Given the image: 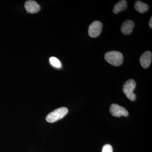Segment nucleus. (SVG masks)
Listing matches in <instances>:
<instances>
[{
    "instance_id": "obj_1",
    "label": "nucleus",
    "mask_w": 152,
    "mask_h": 152,
    "mask_svg": "<svg viewBox=\"0 0 152 152\" xmlns=\"http://www.w3.org/2000/svg\"><path fill=\"white\" fill-rule=\"evenodd\" d=\"M104 58L109 64L115 66H118L122 64L124 56L120 52L111 51L106 53Z\"/></svg>"
},
{
    "instance_id": "obj_2",
    "label": "nucleus",
    "mask_w": 152,
    "mask_h": 152,
    "mask_svg": "<svg viewBox=\"0 0 152 152\" xmlns=\"http://www.w3.org/2000/svg\"><path fill=\"white\" fill-rule=\"evenodd\" d=\"M68 113V110L65 107L59 108L48 114L46 118L47 121L54 123L63 118Z\"/></svg>"
},
{
    "instance_id": "obj_3",
    "label": "nucleus",
    "mask_w": 152,
    "mask_h": 152,
    "mask_svg": "<svg viewBox=\"0 0 152 152\" xmlns=\"http://www.w3.org/2000/svg\"><path fill=\"white\" fill-rule=\"evenodd\" d=\"M136 86V82L132 79L128 80L123 86V92L130 100L134 101L136 100V95L134 93Z\"/></svg>"
},
{
    "instance_id": "obj_4",
    "label": "nucleus",
    "mask_w": 152,
    "mask_h": 152,
    "mask_svg": "<svg viewBox=\"0 0 152 152\" xmlns=\"http://www.w3.org/2000/svg\"><path fill=\"white\" fill-rule=\"evenodd\" d=\"M102 23L99 21L93 22L89 27L88 34L92 38H95L100 34L102 30Z\"/></svg>"
},
{
    "instance_id": "obj_5",
    "label": "nucleus",
    "mask_w": 152,
    "mask_h": 152,
    "mask_svg": "<svg viewBox=\"0 0 152 152\" xmlns=\"http://www.w3.org/2000/svg\"><path fill=\"white\" fill-rule=\"evenodd\" d=\"M110 112L114 117L128 116L129 115L128 111L124 107L117 104H112L110 108Z\"/></svg>"
},
{
    "instance_id": "obj_6",
    "label": "nucleus",
    "mask_w": 152,
    "mask_h": 152,
    "mask_svg": "<svg viewBox=\"0 0 152 152\" xmlns=\"http://www.w3.org/2000/svg\"><path fill=\"white\" fill-rule=\"evenodd\" d=\"M152 53L149 51L145 52L140 58L141 65L144 69H147L149 66L152 61Z\"/></svg>"
},
{
    "instance_id": "obj_7",
    "label": "nucleus",
    "mask_w": 152,
    "mask_h": 152,
    "mask_svg": "<svg viewBox=\"0 0 152 152\" xmlns=\"http://www.w3.org/2000/svg\"><path fill=\"white\" fill-rule=\"evenodd\" d=\"M24 7L28 12L34 14L37 13L40 11V6L34 1H27L25 3Z\"/></svg>"
},
{
    "instance_id": "obj_8",
    "label": "nucleus",
    "mask_w": 152,
    "mask_h": 152,
    "mask_svg": "<svg viewBox=\"0 0 152 152\" xmlns=\"http://www.w3.org/2000/svg\"><path fill=\"white\" fill-rule=\"evenodd\" d=\"M134 26V23L132 20H128L123 23L121 27V31L123 34L128 35L132 32Z\"/></svg>"
},
{
    "instance_id": "obj_9",
    "label": "nucleus",
    "mask_w": 152,
    "mask_h": 152,
    "mask_svg": "<svg viewBox=\"0 0 152 152\" xmlns=\"http://www.w3.org/2000/svg\"><path fill=\"white\" fill-rule=\"evenodd\" d=\"M127 7V3L125 0H122L117 3L113 8V12L115 14H118L120 12L126 10Z\"/></svg>"
},
{
    "instance_id": "obj_10",
    "label": "nucleus",
    "mask_w": 152,
    "mask_h": 152,
    "mask_svg": "<svg viewBox=\"0 0 152 152\" xmlns=\"http://www.w3.org/2000/svg\"><path fill=\"white\" fill-rule=\"evenodd\" d=\"M134 8L136 10L140 13L145 12L148 10V5L140 1H137L135 3Z\"/></svg>"
},
{
    "instance_id": "obj_11",
    "label": "nucleus",
    "mask_w": 152,
    "mask_h": 152,
    "mask_svg": "<svg viewBox=\"0 0 152 152\" xmlns=\"http://www.w3.org/2000/svg\"><path fill=\"white\" fill-rule=\"evenodd\" d=\"M50 62L53 66L56 68H60L61 67V64L59 60L54 57H51L50 58Z\"/></svg>"
},
{
    "instance_id": "obj_12",
    "label": "nucleus",
    "mask_w": 152,
    "mask_h": 152,
    "mask_svg": "<svg viewBox=\"0 0 152 152\" xmlns=\"http://www.w3.org/2000/svg\"><path fill=\"white\" fill-rule=\"evenodd\" d=\"M102 152H113V147L111 145L107 144L103 148Z\"/></svg>"
},
{
    "instance_id": "obj_13",
    "label": "nucleus",
    "mask_w": 152,
    "mask_h": 152,
    "mask_svg": "<svg viewBox=\"0 0 152 152\" xmlns=\"http://www.w3.org/2000/svg\"><path fill=\"white\" fill-rule=\"evenodd\" d=\"M149 26L151 28H152V17H151V19H150L149 23Z\"/></svg>"
}]
</instances>
